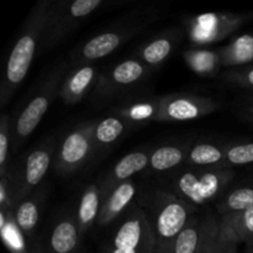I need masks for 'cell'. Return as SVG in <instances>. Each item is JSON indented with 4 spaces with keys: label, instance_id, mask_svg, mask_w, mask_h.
Wrapping results in <instances>:
<instances>
[{
    "label": "cell",
    "instance_id": "cell-33",
    "mask_svg": "<svg viewBox=\"0 0 253 253\" xmlns=\"http://www.w3.org/2000/svg\"><path fill=\"white\" fill-rule=\"evenodd\" d=\"M126 115L133 120H142V119H148L150 116H156V108L150 105V104H138L131 109H126Z\"/></svg>",
    "mask_w": 253,
    "mask_h": 253
},
{
    "label": "cell",
    "instance_id": "cell-37",
    "mask_svg": "<svg viewBox=\"0 0 253 253\" xmlns=\"http://www.w3.org/2000/svg\"><path fill=\"white\" fill-rule=\"evenodd\" d=\"M31 253H43V250L40 246V244H37L36 241H34L31 244Z\"/></svg>",
    "mask_w": 253,
    "mask_h": 253
},
{
    "label": "cell",
    "instance_id": "cell-6",
    "mask_svg": "<svg viewBox=\"0 0 253 253\" xmlns=\"http://www.w3.org/2000/svg\"><path fill=\"white\" fill-rule=\"evenodd\" d=\"M234 173L227 169L184 172L173 180L178 198L192 207L204 205L225 190Z\"/></svg>",
    "mask_w": 253,
    "mask_h": 253
},
{
    "label": "cell",
    "instance_id": "cell-10",
    "mask_svg": "<svg viewBox=\"0 0 253 253\" xmlns=\"http://www.w3.org/2000/svg\"><path fill=\"white\" fill-rule=\"evenodd\" d=\"M217 104L210 98L195 95H172L156 105V119L161 121H188L216 110Z\"/></svg>",
    "mask_w": 253,
    "mask_h": 253
},
{
    "label": "cell",
    "instance_id": "cell-20",
    "mask_svg": "<svg viewBox=\"0 0 253 253\" xmlns=\"http://www.w3.org/2000/svg\"><path fill=\"white\" fill-rule=\"evenodd\" d=\"M0 240L9 253H31V246L21 230L17 227L12 210H7L6 222L0 230Z\"/></svg>",
    "mask_w": 253,
    "mask_h": 253
},
{
    "label": "cell",
    "instance_id": "cell-8",
    "mask_svg": "<svg viewBox=\"0 0 253 253\" xmlns=\"http://www.w3.org/2000/svg\"><path fill=\"white\" fill-rule=\"evenodd\" d=\"M94 124L77 127L64 137L54 158L56 172L62 175L71 174L88 160L94 146Z\"/></svg>",
    "mask_w": 253,
    "mask_h": 253
},
{
    "label": "cell",
    "instance_id": "cell-1",
    "mask_svg": "<svg viewBox=\"0 0 253 253\" xmlns=\"http://www.w3.org/2000/svg\"><path fill=\"white\" fill-rule=\"evenodd\" d=\"M53 2L41 0L30 11L24 26L7 56L0 77V109L4 108L26 78L42 36L46 30Z\"/></svg>",
    "mask_w": 253,
    "mask_h": 253
},
{
    "label": "cell",
    "instance_id": "cell-4",
    "mask_svg": "<svg viewBox=\"0 0 253 253\" xmlns=\"http://www.w3.org/2000/svg\"><path fill=\"white\" fill-rule=\"evenodd\" d=\"M64 71H66L64 66L57 68L42 84V86L32 96L31 100L24 106L16 119L12 120L11 147L14 151H16L31 136V133L41 123L44 114L48 111L54 96L57 93H59L58 84L63 78Z\"/></svg>",
    "mask_w": 253,
    "mask_h": 253
},
{
    "label": "cell",
    "instance_id": "cell-26",
    "mask_svg": "<svg viewBox=\"0 0 253 253\" xmlns=\"http://www.w3.org/2000/svg\"><path fill=\"white\" fill-rule=\"evenodd\" d=\"M146 68L141 62L128 59L118 64L111 72V82L118 85H130L145 76Z\"/></svg>",
    "mask_w": 253,
    "mask_h": 253
},
{
    "label": "cell",
    "instance_id": "cell-25",
    "mask_svg": "<svg viewBox=\"0 0 253 253\" xmlns=\"http://www.w3.org/2000/svg\"><path fill=\"white\" fill-rule=\"evenodd\" d=\"M188 161L197 166H217L225 163V151L210 143H198L190 150Z\"/></svg>",
    "mask_w": 253,
    "mask_h": 253
},
{
    "label": "cell",
    "instance_id": "cell-16",
    "mask_svg": "<svg viewBox=\"0 0 253 253\" xmlns=\"http://www.w3.org/2000/svg\"><path fill=\"white\" fill-rule=\"evenodd\" d=\"M124 41V36L119 32H104L89 40L81 49V58L84 61H94L108 56L115 51Z\"/></svg>",
    "mask_w": 253,
    "mask_h": 253
},
{
    "label": "cell",
    "instance_id": "cell-21",
    "mask_svg": "<svg viewBox=\"0 0 253 253\" xmlns=\"http://www.w3.org/2000/svg\"><path fill=\"white\" fill-rule=\"evenodd\" d=\"M220 215L244 211L253 208V187H242L224 195L216 204Z\"/></svg>",
    "mask_w": 253,
    "mask_h": 253
},
{
    "label": "cell",
    "instance_id": "cell-3",
    "mask_svg": "<svg viewBox=\"0 0 253 253\" xmlns=\"http://www.w3.org/2000/svg\"><path fill=\"white\" fill-rule=\"evenodd\" d=\"M105 253H155L152 224L142 208L124 212Z\"/></svg>",
    "mask_w": 253,
    "mask_h": 253
},
{
    "label": "cell",
    "instance_id": "cell-11",
    "mask_svg": "<svg viewBox=\"0 0 253 253\" xmlns=\"http://www.w3.org/2000/svg\"><path fill=\"white\" fill-rule=\"evenodd\" d=\"M220 244H253V208L221 215L219 219Z\"/></svg>",
    "mask_w": 253,
    "mask_h": 253
},
{
    "label": "cell",
    "instance_id": "cell-14",
    "mask_svg": "<svg viewBox=\"0 0 253 253\" xmlns=\"http://www.w3.org/2000/svg\"><path fill=\"white\" fill-rule=\"evenodd\" d=\"M96 68L90 64L82 66L72 72L59 88V96L66 104H76L82 100L86 91L90 89L91 84L96 78Z\"/></svg>",
    "mask_w": 253,
    "mask_h": 253
},
{
    "label": "cell",
    "instance_id": "cell-5",
    "mask_svg": "<svg viewBox=\"0 0 253 253\" xmlns=\"http://www.w3.org/2000/svg\"><path fill=\"white\" fill-rule=\"evenodd\" d=\"M160 198L155 224L151 221L155 235V253H172L175 240L195 208L168 193H162Z\"/></svg>",
    "mask_w": 253,
    "mask_h": 253
},
{
    "label": "cell",
    "instance_id": "cell-36",
    "mask_svg": "<svg viewBox=\"0 0 253 253\" xmlns=\"http://www.w3.org/2000/svg\"><path fill=\"white\" fill-rule=\"evenodd\" d=\"M6 217H7V210L0 209V230L4 227L5 222H6Z\"/></svg>",
    "mask_w": 253,
    "mask_h": 253
},
{
    "label": "cell",
    "instance_id": "cell-28",
    "mask_svg": "<svg viewBox=\"0 0 253 253\" xmlns=\"http://www.w3.org/2000/svg\"><path fill=\"white\" fill-rule=\"evenodd\" d=\"M12 119L7 114H0V178L9 174V150L11 146Z\"/></svg>",
    "mask_w": 253,
    "mask_h": 253
},
{
    "label": "cell",
    "instance_id": "cell-23",
    "mask_svg": "<svg viewBox=\"0 0 253 253\" xmlns=\"http://www.w3.org/2000/svg\"><path fill=\"white\" fill-rule=\"evenodd\" d=\"M185 153L175 146H163L150 156V166L153 170L165 172L172 169L184 161Z\"/></svg>",
    "mask_w": 253,
    "mask_h": 253
},
{
    "label": "cell",
    "instance_id": "cell-19",
    "mask_svg": "<svg viewBox=\"0 0 253 253\" xmlns=\"http://www.w3.org/2000/svg\"><path fill=\"white\" fill-rule=\"evenodd\" d=\"M253 61V36L244 35L220 52V62L229 66L249 63Z\"/></svg>",
    "mask_w": 253,
    "mask_h": 253
},
{
    "label": "cell",
    "instance_id": "cell-18",
    "mask_svg": "<svg viewBox=\"0 0 253 253\" xmlns=\"http://www.w3.org/2000/svg\"><path fill=\"white\" fill-rule=\"evenodd\" d=\"M150 165V156L145 152H132L126 155L121 158L113 170V178H111V184L115 185L120 183L126 182L128 178L135 175L136 173L141 172Z\"/></svg>",
    "mask_w": 253,
    "mask_h": 253
},
{
    "label": "cell",
    "instance_id": "cell-27",
    "mask_svg": "<svg viewBox=\"0 0 253 253\" xmlns=\"http://www.w3.org/2000/svg\"><path fill=\"white\" fill-rule=\"evenodd\" d=\"M124 130H125V125L120 119L114 118V116L104 119L100 123L96 124L94 128V143L103 146L110 145L120 137Z\"/></svg>",
    "mask_w": 253,
    "mask_h": 253
},
{
    "label": "cell",
    "instance_id": "cell-29",
    "mask_svg": "<svg viewBox=\"0 0 253 253\" xmlns=\"http://www.w3.org/2000/svg\"><path fill=\"white\" fill-rule=\"evenodd\" d=\"M173 42L168 37H160L146 44L142 49V59L147 64L156 66L165 61L172 52Z\"/></svg>",
    "mask_w": 253,
    "mask_h": 253
},
{
    "label": "cell",
    "instance_id": "cell-38",
    "mask_svg": "<svg viewBox=\"0 0 253 253\" xmlns=\"http://www.w3.org/2000/svg\"><path fill=\"white\" fill-rule=\"evenodd\" d=\"M246 253H253V244L250 245L249 246V250H247Z\"/></svg>",
    "mask_w": 253,
    "mask_h": 253
},
{
    "label": "cell",
    "instance_id": "cell-15",
    "mask_svg": "<svg viewBox=\"0 0 253 253\" xmlns=\"http://www.w3.org/2000/svg\"><path fill=\"white\" fill-rule=\"evenodd\" d=\"M101 203H103V195L100 188L96 187L95 184L88 185L82 194L78 205V214L76 217L82 236L93 226L94 221L98 219Z\"/></svg>",
    "mask_w": 253,
    "mask_h": 253
},
{
    "label": "cell",
    "instance_id": "cell-30",
    "mask_svg": "<svg viewBox=\"0 0 253 253\" xmlns=\"http://www.w3.org/2000/svg\"><path fill=\"white\" fill-rule=\"evenodd\" d=\"M225 163L242 166L253 163V142L235 145L225 151Z\"/></svg>",
    "mask_w": 253,
    "mask_h": 253
},
{
    "label": "cell",
    "instance_id": "cell-22",
    "mask_svg": "<svg viewBox=\"0 0 253 253\" xmlns=\"http://www.w3.org/2000/svg\"><path fill=\"white\" fill-rule=\"evenodd\" d=\"M200 224L202 219L197 215H192L187 224L180 231L179 236L173 245L172 253H195L200 237Z\"/></svg>",
    "mask_w": 253,
    "mask_h": 253
},
{
    "label": "cell",
    "instance_id": "cell-12",
    "mask_svg": "<svg viewBox=\"0 0 253 253\" xmlns=\"http://www.w3.org/2000/svg\"><path fill=\"white\" fill-rule=\"evenodd\" d=\"M82 235L77 220L72 216L62 217L49 234L47 247L43 253H79Z\"/></svg>",
    "mask_w": 253,
    "mask_h": 253
},
{
    "label": "cell",
    "instance_id": "cell-13",
    "mask_svg": "<svg viewBox=\"0 0 253 253\" xmlns=\"http://www.w3.org/2000/svg\"><path fill=\"white\" fill-rule=\"evenodd\" d=\"M136 195V187L131 180L120 183L109 190L108 197L101 203L100 212L98 216V224L100 226L108 225L120 217L123 212L130 207Z\"/></svg>",
    "mask_w": 253,
    "mask_h": 253
},
{
    "label": "cell",
    "instance_id": "cell-2",
    "mask_svg": "<svg viewBox=\"0 0 253 253\" xmlns=\"http://www.w3.org/2000/svg\"><path fill=\"white\" fill-rule=\"evenodd\" d=\"M53 143L46 142L30 151L14 169L9 170L7 182L10 193V210L22 200L31 197L32 192L44 178L53 157Z\"/></svg>",
    "mask_w": 253,
    "mask_h": 253
},
{
    "label": "cell",
    "instance_id": "cell-9",
    "mask_svg": "<svg viewBox=\"0 0 253 253\" xmlns=\"http://www.w3.org/2000/svg\"><path fill=\"white\" fill-rule=\"evenodd\" d=\"M252 15L215 12L197 16L190 24V37L197 43H212L221 41L239 29Z\"/></svg>",
    "mask_w": 253,
    "mask_h": 253
},
{
    "label": "cell",
    "instance_id": "cell-35",
    "mask_svg": "<svg viewBox=\"0 0 253 253\" xmlns=\"http://www.w3.org/2000/svg\"><path fill=\"white\" fill-rule=\"evenodd\" d=\"M219 241V240H217ZM237 246L235 244H217L216 253H237Z\"/></svg>",
    "mask_w": 253,
    "mask_h": 253
},
{
    "label": "cell",
    "instance_id": "cell-34",
    "mask_svg": "<svg viewBox=\"0 0 253 253\" xmlns=\"http://www.w3.org/2000/svg\"><path fill=\"white\" fill-rule=\"evenodd\" d=\"M0 209L10 210V193L7 178H0Z\"/></svg>",
    "mask_w": 253,
    "mask_h": 253
},
{
    "label": "cell",
    "instance_id": "cell-31",
    "mask_svg": "<svg viewBox=\"0 0 253 253\" xmlns=\"http://www.w3.org/2000/svg\"><path fill=\"white\" fill-rule=\"evenodd\" d=\"M188 61L193 68L198 72H209L216 67L217 56L210 52H192L188 54Z\"/></svg>",
    "mask_w": 253,
    "mask_h": 253
},
{
    "label": "cell",
    "instance_id": "cell-17",
    "mask_svg": "<svg viewBox=\"0 0 253 253\" xmlns=\"http://www.w3.org/2000/svg\"><path fill=\"white\" fill-rule=\"evenodd\" d=\"M15 222L17 227L27 239L29 244L34 241V232L40 220V205L37 198L29 197L22 200L14 210H12Z\"/></svg>",
    "mask_w": 253,
    "mask_h": 253
},
{
    "label": "cell",
    "instance_id": "cell-39",
    "mask_svg": "<svg viewBox=\"0 0 253 253\" xmlns=\"http://www.w3.org/2000/svg\"><path fill=\"white\" fill-rule=\"evenodd\" d=\"M249 119H250V120H251L252 123H253V114H252V115H250V116H249Z\"/></svg>",
    "mask_w": 253,
    "mask_h": 253
},
{
    "label": "cell",
    "instance_id": "cell-7",
    "mask_svg": "<svg viewBox=\"0 0 253 253\" xmlns=\"http://www.w3.org/2000/svg\"><path fill=\"white\" fill-rule=\"evenodd\" d=\"M103 0H76L72 2H53L40 49L49 51L59 43L79 22L95 11Z\"/></svg>",
    "mask_w": 253,
    "mask_h": 253
},
{
    "label": "cell",
    "instance_id": "cell-24",
    "mask_svg": "<svg viewBox=\"0 0 253 253\" xmlns=\"http://www.w3.org/2000/svg\"><path fill=\"white\" fill-rule=\"evenodd\" d=\"M219 239V219L212 215L203 217L200 237L195 253H216Z\"/></svg>",
    "mask_w": 253,
    "mask_h": 253
},
{
    "label": "cell",
    "instance_id": "cell-32",
    "mask_svg": "<svg viewBox=\"0 0 253 253\" xmlns=\"http://www.w3.org/2000/svg\"><path fill=\"white\" fill-rule=\"evenodd\" d=\"M227 79L237 85L253 88V67L242 71H235L227 74Z\"/></svg>",
    "mask_w": 253,
    "mask_h": 253
}]
</instances>
